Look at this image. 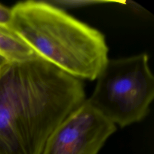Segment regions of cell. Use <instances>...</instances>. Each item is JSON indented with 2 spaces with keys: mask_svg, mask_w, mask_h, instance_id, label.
Here are the masks:
<instances>
[{
  "mask_svg": "<svg viewBox=\"0 0 154 154\" xmlns=\"http://www.w3.org/2000/svg\"><path fill=\"white\" fill-rule=\"evenodd\" d=\"M116 129L85 100L54 131L42 154H98Z\"/></svg>",
  "mask_w": 154,
  "mask_h": 154,
  "instance_id": "obj_4",
  "label": "cell"
},
{
  "mask_svg": "<svg viewBox=\"0 0 154 154\" xmlns=\"http://www.w3.org/2000/svg\"><path fill=\"white\" fill-rule=\"evenodd\" d=\"M87 102L116 126L143 120L154 98V77L146 53L108 59Z\"/></svg>",
  "mask_w": 154,
  "mask_h": 154,
  "instance_id": "obj_3",
  "label": "cell"
},
{
  "mask_svg": "<svg viewBox=\"0 0 154 154\" xmlns=\"http://www.w3.org/2000/svg\"><path fill=\"white\" fill-rule=\"evenodd\" d=\"M0 55L10 63H23L40 58L8 26H0Z\"/></svg>",
  "mask_w": 154,
  "mask_h": 154,
  "instance_id": "obj_5",
  "label": "cell"
},
{
  "mask_svg": "<svg viewBox=\"0 0 154 154\" xmlns=\"http://www.w3.org/2000/svg\"><path fill=\"white\" fill-rule=\"evenodd\" d=\"M11 18V8L0 4V26H9Z\"/></svg>",
  "mask_w": 154,
  "mask_h": 154,
  "instance_id": "obj_6",
  "label": "cell"
},
{
  "mask_svg": "<svg viewBox=\"0 0 154 154\" xmlns=\"http://www.w3.org/2000/svg\"><path fill=\"white\" fill-rule=\"evenodd\" d=\"M85 100L81 80L42 58L11 63L0 77V154H42Z\"/></svg>",
  "mask_w": 154,
  "mask_h": 154,
  "instance_id": "obj_1",
  "label": "cell"
},
{
  "mask_svg": "<svg viewBox=\"0 0 154 154\" xmlns=\"http://www.w3.org/2000/svg\"><path fill=\"white\" fill-rule=\"evenodd\" d=\"M11 63L4 57L0 55V77Z\"/></svg>",
  "mask_w": 154,
  "mask_h": 154,
  "instance_id": "obj_7",
  "label": "cell"
},
{
  "mask_svg": "<svg viewBox=\"0 0 154 154\" xmlns=\"http://www.w3.org/2000/svg\"><path fill=\"white\" fill-rule=\"evenodd\" d=\"M9 27L37 55L78 79L93 81L108 60L104 35L48 2H19Z\"/></svg>",
  "mask_w": 154,
  "mask_h": 154,
  "instance_id": "obj_2",
  "label": "cell"
}]
</instances>
